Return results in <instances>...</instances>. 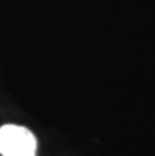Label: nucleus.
Instances as JSON below:
<instances>
[{"instance_id":"nucleus-1","label":"nucleus","mask_w":155,"mask_h":156,"mask_svg":"<svg viewBox=\"0 0 155 156\" xmlns=\"http://www.w3.org/2000/svg\"><path fill=\"white\" fill-rule=\"evenodd\" d=\"M38 142L35 134L21 125H3L0 128L2 156H36Z\"/></svg>"}]
</instances>
